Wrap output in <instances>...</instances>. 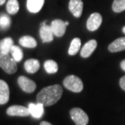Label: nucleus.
<instances>
[{
    "label": "nucleus",
    "instance_id": "obj_28",
    "mask_svg": "<svg viewBox=\"0 0 125 125\" xmlns=\"http://www.w3.org/2000/svg\"><path fill=\"white\" fill-rule=\"evenodd\" d=\"M6 0H0V6L4 4L5 2H6Z\"/></svg>",
    "mask_w": 125,
    "mask_h": 125
},
{
    "label": "nucleus",
    "instance_id": "obj_29",
    "mask_svg": "<svg viewBox=\"0 0 125 125\" xmlns=\"http://www.w3.org/2000/svg\"><path fill=\"white\" fill-rule=\"evenodd\" d=\"M122 31H123V33L125 34V26L122 28Z\"/></svg>",
    "mask_w": 125,
    "mask_h": 125
},
{
    "label": "nucleus",
    "instance_id": "obj_18",
    "mask_svg": "<svg viewBox=\"0 0 125 125\" xmlns=\"http://www.w3.org/2000/svg\"><path fill=\"white\" fill-rule=\"evenodd\" d=\"M20 44L27 48H35L37 46V42L35 38L30 36H24L20 38L19 40Z\"/></svg>",
    "mask_w": 125,
    "mask_h": 125
},
{
    "label": "nucleus",
    "instance_id": "obj_25",
    "mask_svg": "<svg viewBox=\"0 0 125 125\" xmlns=\"http://www.w3.org/2000/svg\"><path fill=\"white\" fill-rule=\"evenodd\" d=\"M120 85L121 88L125 91V76H122L120 79Z\"/></svg>",
    "mask_w": 125,
    "mask_h": 125
},
{
    "label": "nucleus",
    "instance_id": "obj_9",
    "mask_svg": "<svg viewBox=\"0 0 125 125\" xmlns=\"http://www.w3.org/2000/svg\"><path fill=\"white\" fill-rule=\"evenodd\" d=\"M50 27L54 36L57 37H62L65 33L67 26L65 24V22H63L61 20L56 19L52 21Z\"/></svg>",
    "mask_w": 125,
    "mask_h": 125
},
{
    "label": "nucleus",
    "instance_id": "obj_20",
    "mask_svg": "<svg viewBox=\"0 0 125 125\" xmlns=\"http://www.w3.org/2000/svg\"><path fill=\"white\" fill-rule=\"evenodd\" d=\"M44 67L48 74H55L58 72V64L53 60L46 61L44 63Z\"/></svg>",
    "mask_w": 125,
    "mask_h": 125
},
{
    "label": "nucleus",
    "instance_id": "obj_3",
    "mask_svg": "<svg viewBox=\"0 0 125 125\" xmlns=\"http://www.w3.org/2000/svg\"><path fill=\"white\" fill-rule=\"evenodd\" d=\"M63 85L67 90L73 93H81L83 88L81 79L75 75H69L65 77L63 80Z\"/></svg>",
    "mask_w": 125,
    "mask_h": 125
},
{
    "label": "nucleus",
    "instance_id": "obj_6",
    "mask_svg": "<svg viewBox=\"0 0 125 125\" xmlns=\"http://www.w3.org/2000/svg\"><path fill=\"white\" fill-rule=\"evenodd\" d=\"M18 83L21 89L27 93L34 92L36 88V83L24 76H20L18 79Z\"/></svg>",
    "mask_w": 125,
    "mask_h": 125
},
{
    "label": "nucleus",
    "instance_id": "obj_1",
    "mask_svg": "<svg viewBox=\"0 0 125 125\" xmlns=\"http://www.w3.org/2000/svg\"><path fill=\"white\" fill-rule=\"evenodd\" d=\"M62 88L58 84L47 86L37 94V102L44 106H50L55 104L62 97Z\"/></svg>",
    "mask_w": 125,
    "mask_h": 125
},
{
    "label": "nucleus",
    "instance_id": "obj_26",
    "mask_svg": "<svg viewBox=\"0 0 125 125\" xmlns=\"http://www.w3.org/2000/svg\"><path fill=\"white\" fill-rule=\"evenodd\" d=\"M120 67L125 72V60H123V61L120 62Z\"/></svg>",
    "mask_w": 125,
    "mask_h": 125
},
{
    "label": "nucleus",
    "instance_id": "obj_27",
    "mask_svg": "<svg viewBox=\"0 0 125 125\" xmlns=\"http://www.w3.org/2000/svg\"><path fill=\"white\" fill-rule=\"evenodd\" d=\"M40 125H52L51 123H49L48 122H46V121H42L41 122V123L40 124Z\"/></svg>",
    "mask_w": 125,
    "mask_h": 125
},
{
    "label": "nucleus",
    "instance_id": "obj_19",
    "mask_svg": "<svg viewBox=\"0 0 125 125\" xmlns=\"http://www.w3.org/2000/svg\"><path fill=\"white\" fill-rule=\"evenodd\" d=\"M81 43V42L80 38H75L72 40L70 48L68 50L69 55H70V56L76 55L80 49Z\"/></svg>",
    "mask_w": 125,
    "mask_h": 125
},
{
    "label": "nucleus",
    "instance_id": "obj_17",
    "mask_svg": "<svg viewBox=\"0 0 125 125\" xmlns=\"http://www.w3.org/2000/svg\"><path fill=\"white\" fill-rule=\"evenodd\" d=\"M13 46V40L11 38H5L0 40V52L9 54Z\"/></svg>",
    "mask_w": 125,
    "mask_h": 125
},
{
    "label": "nucleus",
    "instance_id": "obj_2",
    "mask_svg": "<svg viewBox=\"0 0 125 125\" xmlns=\"http://www.w3.org/2000/svg\"><path fill=\"white\" fill-rule=\"evenodd\" d=\"M0 67L9 74H13L18 70L17 62L9 54H5L1 52H0Z\"/></svg>",
    "mask_w": 125,
    "mask_h": 125
},
{
    "label": "nucleus",
    "instance_id": "obj_7",
    "mask_svg": "<svg viewBox=\"0 0 125 125\" xmlns=\"http://www.w3.org/2000/svg\"><path fill=\"white\" fill-rule=\"evenodd\" d=\"M6 113L10 116L27 117L30 115L28 108L20 105H13L8 108Z\"/></svg>",
    "mask_w": 125,
    "mask_h": 125
},
{
    "label": "nucleus",
    "instance_id": "obj_24",
    "mask_svg": "<svg viewBox=\"0 0 125 125\" xmlns=\"http://www.w3.org/2000/svg\"><path fill=\"white\" fill-rule=\"evenodd\" d=\"M112 9L115 13L122 12L125 10V0H114Z\"/></svg>",
    "mask_w": 125,
    "mask_h": 125
},
{
    "label": "nucleus",
    "instance_id": "obj_21",
    "mask_svg": "<svg viewBox=\"0 0 125 125\" xmlns=\"http://www.w3.org/2000/svg\"><path fill=\"white\" fill-rule=\"evenodd\" d=\"M19 3L18 0H9L6 4V10L8 13L15 15L19 10Z\"/></svg>",
    "mask_w": 125,
    "mask_h": 125
},
{
    "label": "nucleus",
    "instance_id": "obj_10",
    "mask_svg": "<svg viewBox=\"0 0 125 125\" xmlns=\"http://www.w3.org/2000/svg\"><path fill=\"white\" fill-rule=\"evenodd\" d=\"M83 3L81 0H70L69 2V10L75 18H80L82 15Z\"/></svg>",
    "mask_w": 125,
    "mask_h": 125
},
{
    "label": "nucleus",
    "instance_id": "obj_14",
    "mask_svg": "<svg viewBox=\"0 0 125 125\" xmlns=\"http://www.w3.org/2000/svg\"><path fill=\"white\" fill-rule=\"evenodd\" d=\"M28 108L30 112V115L35 118H40L44 114V106L40 103H31L29 104Z\"/></svg>",
    "mask_w": 125,
    "mask_h": 125
},
{
    "label": "nucleus",
    "instance_id": "obj_12",
    "mask_svg": "<svg viewBox=\"0 0 125 125\" xmlns=\"http://www.w3.org/2000/svg\"><path fill=\"white\" fill-rule=\"evenodd\" d=\"M108 49L111 53H115L125 50V37H121L112 42L108 45Z\"/></svg>",
    "mask_w": 125,
    "mask_h": 125
},
{
    "label": "nucleus",
    "instance_id": "obj_8",
    "mask_svg": "<svg viewBox=\"0 0 125 125\" xmlns=\"http://www.w3.org/2000/svg\"><path fill=\"white\" fill-rule=\"evenodd\" d=\"M47 21L41 24L40 28V36L43 42H50L54 39V33L51 27L46 24Z\"/></svg>",
    "mask_w": 125,
    "mask_h": 125
},
{
    "label": "nucleus",
    "instance_id": "obj_15",
    "mask_svg": "<svg viewBox=\"0 0 125 125\" xmlns=\"http://www.w3.org/2000/svg\"><path fill=\"white\" fill-rule=\"evenodd\" d=\"M45 0H27V9L32 13H36L42 9Z\"/></svg>",
    "mask_w": 125,
    "mask_h": 125
},
{
    "label": "nucleus",
    "instance_id": "obj_16",
    "mask_svg": "<svg viewBox=\"0 0 125 125\" xmlns=\"http://www.w3.org/2000/svg\"><path fill=\"white\" fill-rule=\"evenodd\" d=\"M40 66V64L39 61L34 58H31V59L27 60L24 65L25 70L30 74L36 73V72L39 70Z\"/></svg>",
    "mask_w": 125,
    "mask_h": 125
},
{
    "label": "nucleus",
    "instance_id": "obj_22",
    "mask_svg": "<svg viewBox=\"0 0 125 125\" xmlns=\"http://www.w3.org/2000/svg\"><path fill=\"white\" fill-rule=\"evenodd\" d=\"M10 53L12 55V57L16 62H20L23 58L24 54L22 49L19 47L18 46L13 45L10 50Z\"/></svg>",
    "mask_w": 125,
    "mask_h": 125
},
{
    "label": "nucleus",
    "instance_id": "obj_11",
    "mask_svg": "<svg viewBox=\"0 0 125 125\" xmlns=\"http://www.w3.org/2000/svg\"><path fill=\"white\" fill-rule=\"evenodd\" d=\"M97 46V42L95 40H90L88 42H87L82 49L81 50V56L83 58H86L90 57L92 54L94 52V51L96 49Z\"/></svg>",
    "mask_w": 125,
    "mask_h": 125
},
{
    "label": "nucleus",
    "instance_id": "obj_13",
    "mask_svg": "<svg viewBox=\"0 0 125 125\" xmlns=\"http://www.w3.org/2000/svg\"><path fill=\"white\" fill-rule=\"evenodd\" d=\"M10 90L4 81L0 79V104H5L9 102Z\"/></svg>",
    "mask_w": 125,
    "mask_h": 125
},
{
    "label": "nucleus",
    "instance_id": "obj_4",
    "mask_svg": "<svg viewBox=\"0 0 125 125\" xmlns=\"http://www.w3.org/2000/svg\"><path fill=\"white\" fill-rule=\"evenodd\" d=\"M70 115L76 125H87L89 122V117L87 113L80 108H72Z\"/></svg>",
    "mask_w": 125,
    "mask_h": 125
},
{
    "label": "nucleus",
    "instance_id": "obj_30",
    "mask_svg": "<svg viewBox=\"0 0 125 125\" xmlns=\"http://www.w3.org/2000/svg\"><path fill=\"white\" fill-rule=\"evenodd\" d=\"M65 24H66V26H67V25L69 24V22H67V21H66V22H65Z\"/></svg>",
    "mask_w": 125,
    "mask_h": 125
},
{
    "label": "nucleus",
    "instance_id": "obj_5",
    "mask_svg": "<svg viewBox=\"0 0 125 125\" xmlns=\"http://www.w3.org/2000/svg\"><path fill=\"white\" fill-rule=\"evenodd\" d=\"M102 22V17L101 14L98 13H94L90 15L87 20L86 27L90 31H94L97 30L101 26Z\"/></svg>",
    "mask_w": 125,
    "mask_h": 125
},
{
    "label": "nucleus",
    "instance_id": "obj_23",
    "mask_svg": "<svg viewBox=\"0 0 125 125\" xmlns=\"http://www.w3.org/2000/svg\"><path fill=\"white\" fill-rule=\"evenodd\" d=\"M11 24V20L9 15L6 14H1L0 15V29L6 30Z\"/></svg>",
    "mask_w": 125,
    "mask_h": 125
}]
</instances>
